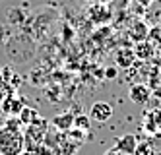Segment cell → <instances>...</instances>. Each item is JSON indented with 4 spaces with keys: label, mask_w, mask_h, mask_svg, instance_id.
Wrapping results in <instances>:
<instances>
[{
    "label": "cell",
    "mask_w": 161,
    "mask_h": 155,
    "mask_svg": "<svg viewBox=\"0 0 161 155\" xmlns=\"http://www.w3.org/2000/svg\"><path fill=\"white\" fill-rule=\"evenodd\" d=\"M107 76H109V80H113V76H114V68H109V70H107Z\"/></svg>",
    "instance_id": "13"
},
{
    "label": "cell",
    "mask_w": 161,
    "mask_h": 155,
    "mask_svg": "<svg viewBox=\"0 0 161 155\" xmlns=\"http://www.w3.org/2000/svg\"><path fill=\"white\" fill-rule=\"evenodd\" d=\"M103 155H120V153H119L117 149H114V147H113V149H109V151H105V153H103Z\"/></svg>",
    "instance_id": "12"
},
{
    "label": "cell",
    "mask_w": 161,
    "mask_h": 155,
    "mask_svg": "<svg viewBox=\"0 0 161 155\" xmlns=\"http://www.w3.org/2000/svg\"><path fill=\"white\" fill-rule=\"evenodd\" d=\"M134 155H153L152 144H147V141H138V147H136Z\"/></svg>",
    "instance_id": "10"
},
{
    "label": "cell",
    "mask_w": 161,
    "mask_h": 155,
    "mask_svg": "<svg viewBox=\"0 0 161 155\" xmlns=\"http://www.w3.org/2000/svg\"><path fill=\"white\" fill-rule=\"evenodd\" d=\"M136 147H138V140L134 134H124V136L117 138V141H114V149L120 155H134Z\"/></svg>",
    "instance_id": "3"
},
{
    "label": "cell",
    "mask_w": 161,
    "mask_h": 155,
    "mask_svg": "<svg viewBox=\"0 0 161 155\" xmlns=\"http://www.w3.org/2000/svg\"><path fill=\"white\" fill-rule=\"evenodd\" d=\"M2 107H4V111H6L8 114H19L21 111L25 109L24 103H21V99H18V97H8Z\"/></svg>",
    "instance_id": "8"
},
{
    "label": "cell",
    "mask_w": 161,
    "mask_h": 155,
    "mask_svg": "<svg viewBox=\"0 0 161 155\" xmlns=\"http://www.w3.org/2000/svg\"><path fill=\"white\" fill-rule=\"evenodd\" d=\"M25 149V136L18 120H8L0 128V155H21Z\"/></svg>",
    "instance_id": "1"
},
{
    "label": "cell",
    "mask_w": 161,
    "mask_h": 155,
    "mask_svg": "<svg viewBox=\"0 0 161 155\" xmlns=\"http://www.w3.org/2000/svg\"><path fill=\"white\" fill-rule=\"evenodd\" d=\"M89 118L99 122V124L107 122V120L113 118V107L109 103H105V101H97V103L91 105V109H89Z\"/></svg>",
    "instance_id": "2"
},
{
    "label": "cell",
    "mask_w": 161,
    "mask_h": 155,
    "mask_svg": "<svg viewBox=\"0 0 161 155\" xmlns=\"http://www.w3.org/2000/svg\"><path fill=\"white\" fill-rule=\"evenodd\" d=\"M128 97L132 103L136 105H146L149 101V97H152V93H149V87L146 86V83H134V86L128 89Z\"/></svg>",
    "instance_id": "4"
},
{
    "label": "cell",
    "mask_w": 161,
    "mask_h": 155,
    "mask_svg": "<svg viewBox=\"0 0 161 155\" xmlns=\"http://www.w3.org/2000/svg\"><path fill=\"white\" fill-rule=\"evenodd\" d=\"M144 128H146V132H149V134H155L157 130H161V111L147 113L146 118H144Z\"/></svg>",
    "instance_id": "6"
},
{
    "label": "cell",
    "mask_w": 161,
    "mask_h": 155,
    "mask_svg": "<svg viewBox=\"0 0 161 155\" xmlns=\"http://www.w3.org/2000/svg\"><path fill=\"white\" fill-rule=\"evenodd\" d=\"M74 120H76V116L72 113H62V114H56L53 118V124H54V128L66 132V130H72L74 128Z\"/></svg>",
    "instance_id": "7"
},
{
    "label": "cell",
    "mask_w": 161,
    "mask_h": 155,
    "mask_svg": "<svg viewBox=\"0 0 161 155\" xmlns=\"http://www.w3.org/2000/svg\"><path fill=\"white\" fill-rule=\"evenodd\" d=\"M74 126L82 128V130H84V128L87 130V128H89V118H87V116H76V120H74Z\"/></svg>",
    "instance_id": "11"
},
{
    "label": "cell",
    "mask_w": 161,
    "mask_h": 155,
    "mask_svg": "<svg viewBox=\"0 0 161 155\" xmlns=\"http://www.w3.org/2000/svg\"><path fill=\"white\" fill-rule=\"evenodd\" d=\"M134 53H136V56H140V58H146V56H152L153 54V47L152 45H146L144 41L142 43H138V47L134 49Z\"/></svg>",
    "instance_id": "9"
},
{
    "label": "cell",
    "mask_w": 161,
    "mask_h": 155,
    "mask_svg": "<svg viewBox=\"0 0 161 155\" xmlns=\"http://www.w3.org/2000/svg\"><path fill=\"white\" fill-rule=\"evenodd\" d=\"M134 58H136V53L132 49H128V47H122V49H119L114 53V60H117V64L120 68H130Z\"/></svg>",
    "instance_id": "5"
}]
</instances>
